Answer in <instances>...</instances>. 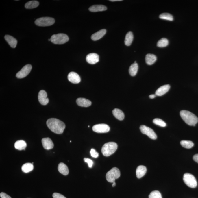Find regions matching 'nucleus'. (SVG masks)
Here are the masks:
<instances>
[{
    "label": "nucleus",
    "instance_id": "obj_1",
    "mask_svg": "<svg viewBox=\"0 0 198 198\" xmlns=\"http://www.w3.org/2000/svg\"><path fill=\"white\" fill-rule=\"evenodd\" d=\"M46 124L50 130L57 134H62L65 128V124L63 122L55 118L49 119Z\"/></svg>",
    "mask_w": 198,
    "mask_h": 198
},
{
    "label": "nucleus",
    "instance_id": "obj_2",
    "mask_svg": "<svg viewBox=\"0 0 198 198\" xmlns=\"http://www.w3.org/2000/svg\"><path fill=\"white\" fill-rule=\"evenodd\" d=\"M180 116L187 125L190 126H195L198 122V118L193 113L188 110H181Z\"/></svg>",
    "mask_w": 198,
    "mask_h": 198
},
{
    "label": "nucleus",
    "instance_id": "obj_3",
    "mask_svg": "<svg viewBox=\"0 0 198 198\" xmlns=\"http://www.w3.org/2000/svg\"><path fill=\"white\" fill-rule=\"evenodd\" d=\"M117 149V145L114 142H109L105 143L102 147L101 151L105 156L108 157L114 153Z\"/></svg>",
    "mask_w": 198,
    "mask_h": 198
},
{
    "label": "nucleus",
    "instance_id": "obj_4",
    "mask_svg": "<svg viewBox=\"0 0 198 198\" xmlns=\"http://www.w3.org/2000/svg\"><path fill=\"white\" fill-rule=\"evenodd\" d=\"M51 41L55 44H63L66 43L69 40L68 36L64 34H55L51 36Z\"/></svg>",
    "mask_w": 198,
    "mask_h": 198
},
{
    "label": "nucleus",
    "instance_id": "obj_5",
    "mask_svg": "<svg viewBox=\"0 0 198 198\" xmlns=\"http://www.w3.org/2000/svg\"><path fill=\"white\" fill-rule=\"evenodd\" d=\"M120 176L121 172L119 170L118 168L114 167L108 172L106 174V178L108 182L113 183L115 182V180L119 178Z\"/></svg>",
    "mask_w": 198,
    "mask_h": 198
},
{
    "label": "nucleus",
    "instance_id": "obj_6",
    "mask_svg": "<svg viewBox=\"0 0 198 198\" xmlns=\"http://www.w3.org/2000/svg\"><path fill=\"white\" fill-rule=\"evenodd\" d=\"M183 180L186 185L190 188H195L197 186V182L196 178L190 173H186L184 174Z\"/></svg>",
    "mask_w": 198,
    "mask_h": 198
},
{
    "label": "nucleus",
    "instance_id": "obj_7",
    "mask_svg": "<svg viewBox=\"0 0 198 198\" xmlns=\"http://www.w3.org/2000/svg\"><path fill=\"white\" fill-rule=\"evenodd\" d=\"M55 23V20L51 17H43L37 19L35 21L36 25L40 27L49 26Z\"/></svg>",
    "mask_w": 198,
    "mask_h": 198
},
{
    "label": "nucleus",
    "instance_id": "obj_8",
    "mask_svg": "<svg viewBox=\"0 0 198 198\" xmlns=\"http://www.w3.org/2000/svg\"><path fill=\"white\" fill-rule=\"evenodd\" d=\"M140 129L142 133L147 135L152 140H156L157 136L156 134L151 128L145 125H141Z\"/></svg>",
    "mask_w": 198,
    "mask_h": 198
},
{
    "label": "nucleus",
    "instance_id": "obj_9",
    "mask_svg": "<svg viewBox=\"0 0 198 198\" xmlns=\"http://www.w3.org/2000/svg\"><path fill=\"white\" fill-rule=\"evenodd\" d=\"M92 130L97 133H103L108 132L110 130V127L105 124H98L94 125Z\"/></svg>",
    "mask_w": 198,
    "mask_h": 198
},
{
    "label": "nucleus",
    "instance_id": "obj_10",
    "mask_svg": "<svg viewBox=\"0 0 198 198\" xmlns=\"http://www.w3.org/2000/svg\"><path fill=\"white\" fill-rule=\"evenodd\" d=\"M32 67L30 64H27L22 68L16 75L18 78H23L27 76L30 73L32 69Z\"/></svg>",
    "mask_w": 198,
    "mask_h": 198
},
{
    "label": "nucleus",
    "instance_id": "obj_11",
    "mask_svg": "<svg viewBox=\"0 0 198 198\" xmlns=\"http://www.w3.org/2000/svg\"><path fill=\"white\" fill-rule=\"evenodd\" d=\"M38 98L39 102L42 105L45 106L49 103V99L47 98V93L43 90L40 91L38 94Z\"/></svg>",
    "mask_w": 198,
    "mask_h": 198
},
{
    "label": "nucleus",
    "instance_id": "obj_12",
    "mask_svg": "<svg viewBox=\"0 0 198 198\" xmlns=\"http://www.w3.org/2000/svg\"><path fill=\"white\" fill-rule=\"evenodd\" d=\"M86 60L89 64H95L99 62V55L96 53H90L87 55L86 57Z\"/></svg>",
    "mask_w": 198,
    "mask_h": 198
},
{
    "label": "nucleus",
    "instance_id": "obj_13",
    "mask_svg": "<svg viewBox=\"0 0 198 198\" xmlns=\"http://www.w3.org/2000/svg\"><path fill=\"white\" fill-rule=\"evenodd\" d=\"M68 80L74 84H77L80 82L81 79L80 76L76 72H72L69 73L68 76Z\"/></svg>",
    "mask_w": 198,
    "mask_h": 198
},
{
    "label": "nucleus",
    "instance_id": "obj_14",
    "mask_svg": "<svg viewBox=\"0 0 198 198\" xmlns=\"http://www.w3.org/2000/svg\"><path fill=\"white\" fill-rule=\"evenodd\" d=\"M42 144L44 148L46 150L51 149L54 147V143L49 138H45L42 139Z\"/></svg>",
    "mask_w": 198,
    "mask_h": 198
},
{
    "label": "nucleus",
    "instance_id": "obj_15",
    "mask_svg": "<svg viewBox=\"0 0 198 198\" xmlns=\"http://www.w3.org/2000/svg\"><path fill=\"white\" fill-rule=\"evenodd\" d=\"M170 88V86L169 84L162 86L157 90L156 91L155 95L157 96H162L168 92Z\"/></svg>",
    "mask_w": 198,
    "mask_h": 198
},
{
    "label": "nucleus",
    "instance_id": "obj_16",
    "mask_svg": "<svg viewBox=\"0 0 198 198\" xmlns=\"http://www.w3.org/2000/svg\"><path fill=\"white\" fill-rule=\"evenodd\" d=\"M76 103L79 106L84 107H88L91 104L90 101L82 98H77L76 100Z\"/></svg>",
    "mask_w": 198,
    "mask_h": 198
},
{
    "label": "nucleus",
    "instance_id": "obj_17",
    "mask_svg": "<svg viewBox=\"0 0 198 198\" xmlns=\"http://www.w3.org/2000/svg\"><path fill=\"white\" fill-rule=\"evenodd\" d=\"M106 29H102L98 31L95 33L92 34L91 36V39L94 41H97L100 39L104 36L106 33Z\"/></svg>",
    "mask_w": 198,
    "mask_h": 198
},
{
    "label": "nucleus",
    "instance_id": "obj_18",
    "mask_svg": "<svg viewBox=\"0 0 198 198\" xmlns=\"http://www.w3.org/2000/svg\"><path fill=\"white\" fill-rule=\"evenodd\" d=\"M147 169L145 166H140L136 169V174L137 178H141L145 175L147 173Z\"/></svg>",
    "mask_w": 198,
    "mask_h": 198
},
{
    "label": "nucleus",
    "instance_id": "obj_19",
    "mask_svg": "<svg viewBox=\"0 0 198 198\" xmlns=\"http://www.w3.org/2000/svg\"><path fill=\"white\" fill-rule=\"evenodd\" d=\"M5 39L9 45L13 48H15L17 46V40L13 37L9 35H5Z\"/></svg>",
    "mask_w": 198,
    "mask_h": 198
},
{
    "label": "nucleus",
    "instance_id": "obj_20",
    "mask_svg": "<svg viewBox=\"0 0 198 198\" xmlns=\"http://www.w3.org/2000/svg\"><path fill=\"white\" fill-rule=\"evenodd\" d=\"M107 7L103 5H94L89 8L90 11L92 12L104 11L107 10Z\"/></svg>",
    "mask_w": 198,
    "mask_h": 198
},
{
    "label": "nucleus",
    "instance_id": "obj_21",
    "mask_svg": "<svg viewBox=\"0 0 198 198\" xmlns=\"http://www.w3.org/2000/svg\"><path fill=\"white\" fill-rule=\"evenodd\" d=\"M58 169L59 172L64 175H68L69 174V169L67 166L62 162L58 164Z\"/></svg>",
    "mask_w": 198,
    "mask_h": 198
},
{
    "label": "nucleus",
    "instance_id": "obj_22",
    "mask_svg": "<svg viewBox=\"0 0 198 198\" xmlns=\"http://www.w3.org/2000/svg\"><path fill=\"white\" fill-rule=\"evenodd\" d=\"M157 57L153 54H148L146 56L145 61L146 63L148 65H152L156 61Z\"/></svg>",
    "mask_w": 198,
    "mask_h": 198
},
{
    "label": "nucleus",
    "instance_id": "obj_23",
    "mask_svg": "<svg viewBox=\"0 0 198 198\" xmlns=\"http://www.w3.org/2000/svg\"><path fill=\"white\" fill-rule=\"evenodd\" d=\"M113 115L120 121H122L125 118V114L121 110L118 109H114L112 111Z\"/></svg>",
    "mask_w": 198,
    "mask_h": 198
},
{
    "label": "nucleus",
    "instance_id": "obj_24",
    "mask_svg": "<svg viewBox=\"0 0 198 198\" xmlns=\"http://www.w3.org/2000/svg\"><path fill=\"white\" fill-rule=\"evenodd\" d=\"M14 147L16 149L20 150V151L25 150L27 147V143L23 140H18L15 143Z\"/></svg>",
    "mask_w": 198,
    "mask_h": 198
},
{
    "label": "nucleus",
    "instance_id": "obj_25",
    "mask_svg": "<svg viewBox=\"0 0 198 198\" xmlns=\"http://www.w3.org/2000/svg\"><path fill=\"white\" fill-rule=\"evenodd\" d=\"M134 39L133 33L131 31H129L126 34L125 37V43L127 46H130L132 44Z\"/></svg>",
    "mask_w": 198,
    "mask_h": 198
},
{
    "label": "nucleus",
    "instance_id": "obj_26",
    "mask_svg": "<svg viewBox=\"0 0 198 198\" xmlns=\"http://www.w3.org/2000/svg\"><path fill=\"white\" fill-rule=\"evenodd\" d=\"M138 66L137 63H134L131 65L129 69V72L131 76H134L137 73Z\"/></svg>",
    "mask_w": 198,
    "mask_h": 198
},
{
    "label": "nucleus",
    "instance_id": "obj_27",
    "mask_svg": "<svg viewBox=\"0 0 198 198\" xmlns=\"http://www.w3.org/2000/svg\"><path fill=\"white\" fill-rule=\"evenodd\" d=\"M34 166L32 163H27L24 164L22 166V171L25 173H28L32 171L34 169Z\"/></svg>",
    "mask_w": 198,
    "mask_h": 198
},
{
    "label": "nucleus",
    "instance_id": "obj_28",
    "mask_svg": "<svg viewBox=\"0 0 198 198\" xmlns=\"http://www.w3.org/2000/svg\"><path fill=\"white\" fill-rule=\"evenodd\" d=\"M39 5V2L36 1H32L27 2L25 6L27 9H32L37 7Z\"/></svg>",
    "mask_w": 198,
    "mask_h": 198
},
{
    "label": "nucleus",
    "instance_id": "obj_29",
    "mask_svg": "<svg viewBox=\"0 0 198 198\" xmlns=\"http://www.w3.org/2000/svg\"><path fill=\"white\" fill-rule=\"evenodd\" d=\"M180 143L182 147L186 149H190L194 146V143L189 140H182Z\"/></svg>",
    "mask_w": 198,
    "mask_h": 198
},
{
    "label": "nucleus",
    "instance_id": "obj_30",
    "mask_svg": "<svg viewBox=\"0 0 198 198\" xmlns=\"http://www.w3.org/2000/svg\"><path fill=\"white\" fill-rule=\"evenodd\" d=\"M169 41L165 38H162L157 43V46L159 47H164L169 45Z\"/></svg>",
    "mask_w": 198,
    "mask_h": 198
},
{
    "label": "nucleus",
    "instance_id": "obj_31",
    "mask_svg": "<svg viewBox=\"0 0 198 198\" xmlns=\"http://www.w3.org/2000/svg\"><path fill=\"white\" fill-rule=\"evenodd\" d=\"M159 18L162 20H169V21H172L173 20V16L170 14L169 13H163L161 14L159 16Z\"/></svg>",
    "mask_w": 198,
    "mask_h": 198
},
{
    "label": "nucleus",
    "instance_id": "obj_32",
    "mask_svg": "<svg viewBox=\"0 0 198 198\" xmlns=\"http://www.w3.org/2000/svg\"><path fill=\"white\" fill-rule=\"evenodd\" d=\"M153 123L157 125L162 127H165L166 124L164 121L160 119L156 118L153 120Z\"/></svg>",
    "mask_w": 198,
    "mask_h": 198
},
{
    "label": "nucleus",
    "instance_id": "obj_33",
    "mask_svg": "<svg viewBox=\"0 0 198 198\" xmlns=\"http://www.w3.org/2000/svg\"><path fill=\"white\" fill-rule=\"evenodd\" d=\"M149 198H162L160 193L158 190H155L151 192L149 196Z\"/></svg>",
    "mask_w": 198,
    "mask_h": 198
},
{
    "label": "nucleus",
    "instance_id": "obj_34",
    "mask_svg": "<svg viewBox=\"0 0 198 198\" xmlns=\"http://www.w3.org/2000/svg\"><path fill=\"white\" fill-rule=\"evenodd\" d=\"M84 162L88 164L89 167L90 168L92 167L93 165V162L91 159L88 158H84Z\"/></svg>",
    "mask_w": 198,
    "mask_h": 198
},
{
    "label": "nucleus",
    "instance_id": "obj_35",
    "mask_svg": "<svg viewBox=\"0 0 198 198\" xmlns=\"http://www.w3.org/2000/svg\"><path fill=\"white\" fill-rule=\"evenodd\" d=\"M90 154L91 156L94 158H97L99 156V154L94 149H91L90 151Z\"/></svg>",
    "mask_w": 198,
    "mask_h": 198
},
{
    "label": "nucleus",
    "instance_id": "obj_36",
    "mask_svg": "<svg viewBox=\"0 0 198 198\" xmlns=\"http://www.w3.org/2000/svg\"><path fill=\"white\" fill-rule=\"evenodd\" d=\"M53 198H66L63 195L57 193H53Z\"/></svg>",
    "mask_w": 198,
    "mask_h": 198
},
{
    "label": "nucleus",
    "instance_id": "obj_37",
    "mask_svg": "<svg viewBox=\"0 0 198 198\" xmlns=\"http://www.w3.org/2000/svg\"><path fill=\"white\" fill-rule=\"evenodd\" d=\"M0 197L1 198H12L9 195L5 193L1 192L0 193Z\"/></svg>",
    "mask_w": 198,
    "mask_h": 198
},
{
    "label": "nucleus",
    "instance_id": "obj_38",
    "mask_svg": "<svg viewBox=\"0 0 198 198\" xmlns=\"http://www.w3.org/2000/svg\"><path fill=\"white\" fill-rule=\"evenodd\" d=\"M193 160L198 163V154H196L193 157Z\"/></svg>",
    "mask_w": 198,
    "mask_h": 198
},
{
    "label": "nucleus",
    "instance_id": "obj_39",
    "mask_svg": "<svg viewBox=\"0 0 198 198\" xmlns=\"http://www.w3.org/2000/svg\"><path fill=\"white\" fill-rule=\"evenodd\" d=\"M156 96V95H149V97L151 99H153V98H155Z\"/></svg>",
    "mask_w": 198,
    "mask_h": 198
},
{
    "label": "nucleus",
    "instance_id": "obj_40",
    "mask_svg": "<svg viewBox=\"0 0 198 198\" xmlns=\"http://www.w3.org/2000/svg\"><path fill=\"white\" fill-rule=\"evenodd\" d=\"M110 2H117V1H121L122 0H110Z\"/></svg>",
    "mask_w": 198,
    "mask_h": 198
},
{
    "label": "nucleus",
    "instance_id": "obj_41",
    "mask_svg": "<svg viewBox=\"0 0 198 198\" xmlns=\"http://www.w3.org/2000/svg\"><path fill=\"white\" fill-rule=\"evenodd\" d=\"M116 184L115 182H114V183H113L112 184V186L113 187H114L116 186Z\"/></svg>",
    "mask_w": 198,
    "mask_h": 198
},
{
    "label": "nucleus",
    "instance_id": "obj_42",
    "mask_svg": "<svg viewBox=\"0 0 198 198\" xmlns=\"http://www.w3.org/2000/svg\"><path fill=\"white\" fill-rule=\"evenodd\" d=\"M88 127H90L89 125H88Z\"/></svg>",
    "mask_w": 198,
    "mask_h": 198
}]
</instances>
